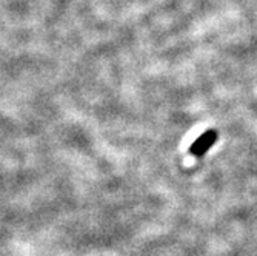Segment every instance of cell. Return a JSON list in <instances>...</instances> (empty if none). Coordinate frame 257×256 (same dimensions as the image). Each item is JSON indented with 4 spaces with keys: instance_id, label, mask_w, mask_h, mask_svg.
I'll list each match as a JSON object with an SVG mask.
<instances>
[{
    "instance_id": "6da1fadb",
    "label": "cell",
    "mask_w": 257,
    "mask_h": 256,
    "mask_svg": "<svg viewBox=\"0 0 257 256\" xmlns=\"http://www.w3.org/2000/svg\"><path fill=\"white\" fill-rule=\"evenodd\" d=\"M216 141H217V131L216 130H206L191 144L190 153L196 157H200L209 151V148L214 145Z\"/></svg>"
}]
</instances>
